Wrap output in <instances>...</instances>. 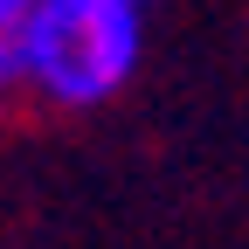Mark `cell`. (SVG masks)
I'll return each instance as SVG.
<instances>
[{
	"label": "cell",
	"mask_w": 249,
	"mask_h": 249,
	"mask_svg": "<svg viewBox=\"0 0 249 249\" xmlns=\"http://www.w3.org/2000/svg\"><path fill=\"white\" fill-rule=\"evenodd\" d=\"M139 7H145V14H152V7H160V0H139Z\"/></svg>",
	"instance_id": "cell-4"
},
{
	"label": "cell",
	"mask_w": 249,
	"mask_h": 249,
	"mask_svg": "<svg viewBox=\"0 0 249 249\" xmlns=\"http://www.w3.org/2000/svg\"><path fill=\"white\" fill-rule=\"evenodd\" d=\"M14 83H21V70H14V35L0 28V104L14 97Z\"/></svg>",
	"instance_id": "cell-2"
},
{
	"label": "cell",
	"mask_w": 249,
	"mask_h": 249,
	"mask_svg": "<svg viewBox=\"0 0 249 249\" xmlns=\"http://www.w3.org/2000/svg\"><path fill=\"white\" fill-rule=\"evenodd\" d=\"M145 55L139 0H35L14 28L21 90L55 111H97L132 83Z\"/></svg>",
	"instance_id": "cell-1"
},
{
	"label": "cell",
	"mask_w": 249,
	"mask_h": 249,
	"mask_svg": "<svg viewBox=\"0 0 249 249\" xmlns=\"http://www.w3.org/2000/svg\"><path fill=\"white\" fill-rule=\"evenodd\" d=\"M28 7H35V0H0V28H7V35H14V28H21V14Z\"/></svg>",
	"instance_id": "cell-3"
}]
</instances>
